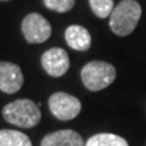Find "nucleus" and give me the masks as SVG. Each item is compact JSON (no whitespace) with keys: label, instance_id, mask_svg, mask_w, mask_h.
Masks as SVG:
<instances>
[{"label":"nucleus","instance_id":"obj_1","mask_svg":"<svg viewBox=\"0 0 146 146\" xmlns=\"http://www.w3.org/2000/svg\"><path fill=\"white\" fill-rule=\"evenodd\" d=\"M141 17V6L135 0H122L110 15V27L119 36L129 35Z\"/></svg>","mask_w":146,"mask_h":146},{"label":"nucleus","instance_id":"obj_2","mask_svg":"<svg viewBox=\"0 0 146 146\" xmlns=\"http://www.w3.org/2000/svg\"><path fill=\"white\" fill-rule=\"evenodd\" d=\"M3 117L13 125L32 128L40 122L42 112L34 101L28 99H18L7 104L3 108Z\"/></svg>","mask_w":146,"mask_h":146},{"label":"nucleus","instance_id":"obj_3","mask_svg":"<svg viewBox=\"0 0 146 146\" xmlns=\"http://www.w3.org/2000/svg\"><path fill=\"white\" fill-rule=\"evenodd\" d=\"M82 82L90 91H100L116 79V68L105 61H91L82 68Z\"/></svg>","mask_w":146,"mask_h":146},{"label":"nucleus","instance_id":"obj_4","mask_svg":"<svg viewBox=\"0 0 146 146\" xmlns=\"http://www.w3.org/2000/svg\"><path fill=\"white\" fill-rule=\"evenodd\" d=\"M22 33L31 44L44 43L51 35V26L40 13L32 12L22 21Z\"/></svg>","mask_w":146,"mask_h":146},{"label":"nucleus","instance_id":"obj_5","mask_svg":"<svg viewBox=\"0 0 146 146\" xmlns=\"http://www.w3.org/2000/svg\"><path fill=\"white\" fill-rule=\"evenodd\" d=\"M49 108L52 115L61 121H71L80 113L79 99L67 93H55L49 99Z\"/></svg>","mask_w":146,"mask_h":146},{"label":"nucleus","instance_id":"obj_6","mask_svg":"<svg viewBox=\"0 0 146 146\" xmlns=\"http://www.w3.org/2000/svg\"><path fill=\"white\" fill-rule=\"evenodd\" d=\"M42 66L44 71L51 77H62L70 68V57L66 50L61 48H51L42 56Z\"/></svg>","mask_w":146,"mask_h":146},{"label":"nucleus","instance_id":"obj_7","mask_svg":"<svg viewBox=\"0 0 146 146\" xmlns=\"http://www.w3.org/2000/svg\"><path fill=\"white\" fill-rule=\"evenodd\" d=\"M23 73L16 63L0 61V90L6 94H15L23 85Z\"/></svg>","mask_w":146,"mask_h":146},{"label":"nucleus","instance_id":"obj_8","mask_svg":"<svg viewBox=\"0 0 146 146\" xmlns=\"http://www.w3.org/2000/svg\"><path fill=\"white\" fill-rule=\"evenodd\" d=\"M40 146H85L82 136L72 129L57 130L45 135Z\"/></svg>","mask_w":146,"mask_h":146},{"label":"nucleus","instance_id":"obj_9","mask_svg":"<svg viewBox=\"0 0 146 146\" xmlns=\"http://www.w3.org/2000/svg\"><path fill=\"white\" fill-rule=\"evenodd\" d=\"M65 39L68 46L78 51H86L91 45V35L88 29L78 25L68 27L65 32Z\"/></svg>","mask_w":146,"mask_h":146},{"label":"nucleus","instance_id":"obj_10","mask_svg":"<svg viewBox=\"0 0 146 146\" xmlns=\"http://www.w3.org/2000/svg\"><path fill=\"white\" fill-rule=\"evenodd\" d=\"M0 146H32L31 139L17 130H0Z\"/></svg>","mask_w":146,"mask_h":146},{"label":"nucleus","instance_id":"obj_11","mask_svg":"<svg viewBox=\"0 0 146 146\" xmlns=\"http://www.w3.org/2000/svg\"><path fill=\"white\" fill-rule=\"evenodd\" d=\"M85 146H128V143L119 135L101 133L89 138Z\"/></svg>","mask_w":146,"mask_h":146},{"label":"nucleus","instance_id":"obj_12","mask_svg":"<svg viewBox=\"0 0 146 146\" xmlns=\"http://www.w3.org/2000/svg\"><path fill=\"white\" fill-rule=\"evenodd\" d=\"M91 11L99 18H106L113 11V0H89Z\"/></svg>","mask_w":146,"mask_h":146},{"label":"nucleus","instance_id":"obj_13","mask_svg":"<svg viewBox=\"0 0 146 146\" xmlns=\"http://www.w3.org/2000/svg\"><path fill=\"white\" fill-rule=\"evenodd\" d=\"M76 0H44L48 9L56 12H67L74 6Z\"/></svg>","mask_w":146,"mask_h":146},{"label":"nucleus","instance_id":"obj_14","mask_svg":"<svg viewBox=\"0 0 146 146\" xmlns=\"http://www.w3.org/2000/svg\"><path fill=\"white\" fill-rule=\"evenodd\" d=\"M1 1H9V0H1Z\"/></svg>","mask_w":146,"mask_h":146}]
</instances>
